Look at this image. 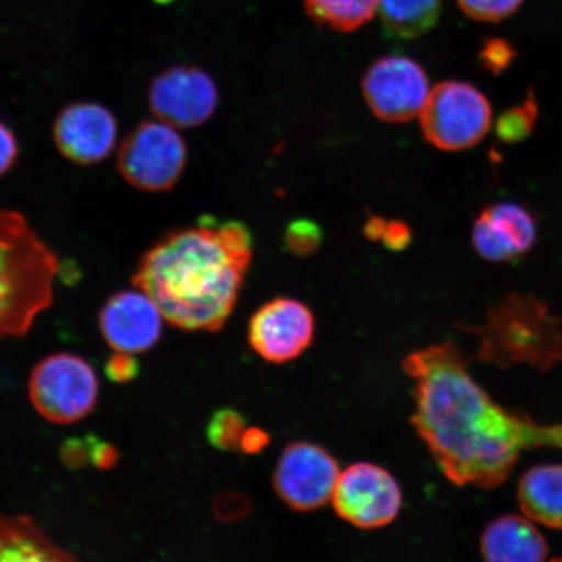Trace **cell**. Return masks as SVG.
I'll list each match as a JSON object with an SVG mask.
<instances>
[{
    "mask_svg": "<svg viewBox=\"0 0 562 562\" xmlns=\"http://www.w3.org/2000/svg\"><path fill=\"white\" fill-rule=\"evenodd\" d=\"M19 158V143L15 133L0 122V178L12 170Z\"/></svg>",
    "mask_w": 562,
    "mask_h": 562,
    "instance_id": "27",
    "label": "cell"
},
{
    "mask_svg": "<svg viewBox=\"0 0 562 562\" xmlns=\"http://www.w3.org/2000/svg\"><path fill=\"white\" fill-rule=\"evenodd\" d=\"M188 149L178 130L164 122L145 121L123 139L117 168L123 179L138 191H171L186 170Z\"/></svg>",
    "mask_w": 562,
    "mask_h": 562,
    "instance_id": "5",
    "label": "cell"
},
{
    "mask_svg": "<svg viewBox=\"0 0 562 562\" xmlns=\"http://www.w3.org/2000/svg\"><path fill=\"white\" fill-rule=\"evenodd\" d=\"M61 460L68 468H82L91 461L89 439H69L61 447Z\"/></svg>",
    "mask_w": 562,
    "mask_h": 562,
    "instance_id": "28",
    "label": "cell"
},
{
    "mask_svg": "<svg viewBox=\"0 0 562 562\" xmlns=\"http://www.w3.org/2000/svg\"><path fill=\"white\" fill-rule=\"evenodd\" d=\"M164 314L140 290L114 294L102 308L101 331L109 346L122 353L138 355L156 346Z\"/></svg>",
    "mask_w": 562,
    "mask_h": 562,
    "instance_id": "14",
    "label": "cell"
},
{
    "mask_svg": "<svg viewBox=\"0 0 562 562\" xmlns=\"http://www.w3.org/2000/svg\"><path fill=\"white\" fill-rule=\"evenodd\" d=\"M385 223L386 221L383 220V217H371V220L368 221L367 226H364V235H367L370 240L381 241Z\"/></svg>",
    "mask_w": 562,
    "mask_h": 562,
    "instance_id": "32",
    "label": "cell"
},
{
    "mask_svg": "<svg viewBox=\"0 0 562 562\" xmlns=\"http://www.w3.org/2000/svg\"><path fill=\"white\" fill-rule=\"evenodd\" d=\"M245 430V420L240 414L223 409L211 418L207 426V438L211 446L221 451H235L241 447Z\"/></svg>",
    "mask_w": 562,
    "mask_h": 562,
    "instance_id": "22",
    "label": "cell"
},
{
    "mask_svg": "<svg viewBox=\"0 0 562 562\" xmlns=\"http://www.w3.org/2000/svg\"><path fill=\"white\" fill-rule=\"evenodd\" d=\"M512 47L507 42L502 40H491L484 45L481 52V60L483 66L492 72H502L504 68L509 66L513 58Z\"/></svg>",
    "mask_w": 562,
    "mask_h": 562,
    "instance_id": "26",
    "label": "cell"
},
{
    "mask_svg": "<svg viewBox=\"0 0 562 562\" xmlns=\"http://www.w3.org/2000/svg\"><path fill=\"white\" fill-rule=\"evenodd\" d=\"M55 251L18 211L0 209V341L24 336L53 304Z\"/></svg>",
    "mask_w": 562,
    "mask_h": 562,
    "instance_id": "3",
    "label": "cell"
},
{
    "mask_svg": "<svg viewBox=\"0 0 562 562\" xmlns=\"http://www.w3.org/2000/svg\"><path fill=\"white\" fill-rule=\"evenodd\" d=\"M419 116L428 143L441 150L461 151L486 137L492 109L482 91L470 83L445 81L430 91Z\"/></svg>",
    "mask_w": 562,
    "mask_h": 562,
    "instance_id": "6",
    "label": "cell"
},
{
    "mask_svg": "<svg viewBox=\"0 0 562 562\" xmlns=\"http://www.w3.org/2000/svg\"><path fill=\"white\" fill-rule=\"evenodd\" d=\"M517 501L531 521L562 531V465L532 467L518 482Z\"/></svg>",
    "mask_w": 562,
    "mask_h": 562,
    "instance_id": "17",
    "label": "cell"
},
{
    "mask_svg": "<svg viewBox=\"0 0 562 562\" xmlns=\"http://www.w3.org/2000/svg\"><path fill=\"white\" fill-rule=\"evenodd\" d=\"M30 395L41 416L54 424H74L93 411L98 379L79 356H48L32 372Z\"/></svg>",
    "mask_w": 562,
    "mask_h": 562,
    "instance_id": "7",
    "label": "cell"
},
{
    "mask_svg": "<svg viewBox=\"0 0 562 562\" xmlns=\"http://www.w3.org/2000/svg\"><path fill=\"white\" fill-rule=\"evenodd\" d=\"M481 553L488 562H540L550 547L530 518L504 515L486 526L481 536Z\"/></svg>",
    "mask_w": 562,
    "mask_h": 562,
    "instance_id": "16",
    "label": "cell"
},
{
    "mask_svg": "<svg viewBox=\"0 0 562 562\" xmlns=\"http://www.w3.org/2000/svg\"><path fill=\"white\" fill-rule=\"evenodd\" d=\"M538 117L536 98L529 95L527 100L517 108L504 112L498 119L496 133L504 143H519L531 135Z\"/></svg>",
    "mask_w": 562,
    "mask_h": 562,
    "instance_id": "21",
    "label": "cell"
},
{
    "mask_svg": "<svg viewBox=\"0 0 562 562\" xmlns=\"http://www.w3.org/2000/svg\"><path fill=\"white\" fill-rule=\"evenodd\" d=\"M88 439L90 442L91 462L100 469L114 468L119 460L116 448L94 437H88Z\"/></svg>",
    "mask_w": 562,
    "mask_h": 562,
    "instance_id": "30",
    "label": "cell"
},
{
    "mask_svg": "<svg viewBox=\"0 0 562 562\" xmlns=\"http://www.w3.org/2000/svg\"><path fill=\"white\" fill-rule=\"evenodd\" d=\"M379 0H304L307 15L316 24L337 32H353L369 23L378 11Z\"/></svg>",
    "mask_w": 562,
    "mask_h": 562,
    "instance_id": "20",
    "label": "cell"
},
{
    "mask_svg": "<svg viewBox=\"0 0 562 562\" xmlns=\"http://www.w3.org/2000/svg\"><path fill=\"white\" fill-rule=\"evenodd\" d=\"M139 367L136 358L130 353L116 351L105 363V375L114 383H126L138 375Z\"/></svg>",
    "mask_w": 562,
    "mask_h": 562,
    "instance_id": "25",
    "label": "cell"
},
{
    "mask_svg": "<svg viewBox=\"0 0 562 562\" xmlns=\"http://www.w3.org/2000/svg\"><path fill=\"white\" fill-rule=\"evenodd\" d=\"M154 2H156L158 4H170V3L175 2V0H154Z\"/></svg>",
    "mask_w": 562,
    "mask_h": 562,
    "instance_id": "33",
    "label": "cell"
},
{
    "mask_svg": "<svg viewBox=\"0 0 562 562\" xmlns=\"http://www.w3.org/2000/svg\"><path fill=\"white\" fill-rule=\"evenodd\" d=\"M251 257V234L243 223L205 217L147 250L133 284L172 326L216 333L234 312Z\"/></svg>",
    "mask_w": 562,
    "mask_h": 562,
    "instance_id": "2",
    "label": "cell"
},
{
    "mask_svg": "<svg viewBox=\"0 0 562 562\" xmlns=\"http://www.w3.org/2000/svg\"><path fill=\"white\" fill-rule=\"evenodd\" d=\"M522 2L524 0H457L465 15L483 23H496L509 18Z\"/></svg>",
    "mask_w": 562,
    "mask_h": 562,
    "instance_id": "23",
    "label": "cell"
},
{
    "mask_svg": "<svg viewBox=\"0 0 562 562\" xmlns=\"http://www.w3.org/2000/svg\"><path fill=\"white\" fill-rule=\"evenodd\" d=\"M270 437L261 428H246L241 439V451L255 454L263 451L269 446Z\"/></svg>",
    "mask_w": 562,
    "mask_h": 562,
    "instance_id": "31",
    "label": "cell"
},
{
    "mask_svg": "<svg viewBox=\"0 0 562 562\" xmlns=\"http://www.w3.org/2000/svg\"><path fill=\"white\" fill-rule=\"evenodd\" d=\"M220 93L213 77L193 66H176L154 77L147 102L158 121L176 130L196 128L214 115Z\"/></svg>",
    "mask_w": 562,
    "mask_h": 562,
    "instance_id": "10",
    "label": "cell"
},
{
    "mask_svg": "<svg viewBox=\"0 0 562 562\" xmlns=\"http://www.w3.org/2000/svg\"><path fill=\"white\" fill-rule=\"evenodd\" d=\"M442 0H379L385 31L397 38H418L438 24Z\"/></svg>",
    "mask_w": 562,
    "mask_h": 562,
    "instance_id": "19",
    "label": "cell"
},
{
    "mask_svg": "<svg viewBox=\"0 0 562 562\" xmlns=\"http://www.w3.org/2000/svg\"><path fill=\"white\" fill-rule=\"evenodd\" d=\"M27 517L0 515V561H75Z\"/></svg>",
    "mask_w": 562,
    "mask_h": 562,
    "instance_id": "18",
    "label": "cell"
},
{
    "mask_svg": "<svg viewBox=\"0 0 562 562\" xmlns=\"http://www.w3.org/2000/svg\"><path fill=\"white\" fill-rule=\"evenodd\" d=\"M322 238V229L307 220L291 223L285 232L286 248L300 257L313 255L319 248Z\"/></svg>",
    "mask_w": 562,
    "mask_h": 562,
    "instance_id": "24",
    "label": "cell"
},
{
    "mask_svg": "<svg viewBox=\"0 0 562 562\" xmlns=\"http://www.w3.org/2000/svg\"><path fill=\"white\" fill-rule=\"evenodd\" d=\"M119 125L104 105L80 102L56 116L53 137L61 156L76 165L93 166L109 158L116 146Z\"/></svg>",
    "mask_w": 562,
    "mask_h": 562,
    "instance_id": "13",
    "label": "cell"
},
{
    "mask_svg": "<svg viewBox=\"0 0 562 562\" xmlns=\"http://www.w3.org/2000/svg\"><path fill=\"white\" fill-rule=\"evenodd\" d=\"M339 463L327 449L311 441H293L281 453L273 487L288 507L312 512L333 501Z\"/></svg>",
    "mask_w": 562,
    "mask_h": 562,
    "instance_id": "9",
    "label": "cell"
},
{
    "mask_svg": "<svg viewBox=\"0 0 562 562\" xmlns=\"http://www.w3.org/2000/svg\"><path fill=\"white\" fill-rule=\"evenodd\" d=\"M465 331L477 337V358L497 368L547 372L562 362V319L533 294H507Z\"/></svg>",
    "mask_w": 562,
    "mask_h": 562,
    "instance_id": "4",
    "label": "cell"
},
{
    "mask_svg": "<svg viewBox=\"0 0 562 562\" xmlns=\"http://www.w3.org/2000/svg\"><path fill=\"white\" fill-rule=\"evenodd\" d=\"M412 240V232L404 222L386 221L383 232V244L390 250H404Z\"/></svg>",
    "mask_w": 562,
    "mask_h": 562,
    "instance_id": "29",
    "label": "cell"
},
{
    "mask_svg": "<svg viewBox=\"0 0 562 562\" xmlns=\"http://www.w3.org/2000/svg\"><path fill=\"white\" fill-rule=\"evenodd\" d=\"M315 319L311 308L294 299L266 302L249 322L250 347L271 363L296 360L312 346Z\"/></svg>",
    "mask_w": 562,
    "mask_h": 562,
    "instance_id": "12",
    "label": "cell"
},
{
    "mask_svg": "<svg viewBox=\"0 0 562 562\" xmlns=\"http://www.w3.org/2000/svg\"><path fill=\"white\" fill-rule=\"evenodd\" d=\"M537 240V223L529 210L502 202L484 209L473 228L477 255L490 262L507 263L522 257Z\"/></svg>",
    "mask_w": 562,
    "mask_h": 562,
    "instance_id": "15",
    "label": "cell"
},
{
    "mask_svg": "<svg viewBox=\"0 0 562 562\" xmlns=\"http://www.w3.org/2000/svg\"><path fill=\"white\" fill-rule=\"evenodd\" d=\"M362 89L371 111L389 123H405L420 115L431 91L425 69L402 55L376 60L364 75Z\"/></svg>",
    "mask_w": 562,
    "mask_h": 562,
    "instance_id": "11",
    "label": "cell"
},
{
    "mask_svg": "<svg viewBox=\"0 0 562 562\" xmlns=\"http://www.w3.org/2000/svg\"><path fill=\"white\" fill-rule=\"evenodd\" d=\"M333 504L337 516L358 529H381L397 518L402 488L382 467L357 462L340 473Z\"/></svg>",
    "mask_w": 562,
    "mask_h": 562,
    "instance_id": "8",
    "label": "cell"
},
{
    "mask_svg": "<svg viewBox=\"0 0 562 562\" xmlns=\"http://www.w3.org/2000/svg\"><path fill=\"white\" fill-rule=\"evenodd\" d=\"M403 368L414 382L412 424L456 486L495 488L508 480L525 449H562V425H538L495 403L453 342L413 351Z\"/></svg>",
    "mask_w": 562,
    "mask_h": 562,
    "instance_id": "1",
    "label": "cell"
}]
</instances>
